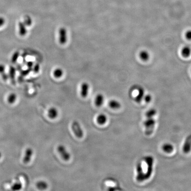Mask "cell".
Wrapping results in <instances>:
<instances>
[{
	"label": "cell",
	"mask_w": 191,
	"mask_h": 191,
	"mask_svg": "<svg viewBox=\"0 0 191 191\" xmlns=\"http://www.w3.org/2000/svg\"><path fill=\"white\" fill-rule=\"evenodd\" d=\"M155 121L153 117H147L144 121V125L145 127V133L147 135H151L154 130Z\"/></svg>",
	"instance_id": "6da1fadb"
},
{
	"label": "cell",
	"mask_w": 191,
	"mask_h": 191,
	"mask_svg": "<svg viewBox=\"0 0 191 191\" xmlns=\"http://www.w3.org/2000/svg\"><path fill=\"white\" fill-rule=\"evenodd\" d=\"M145 161L147 164V171L145 172V177L146 180L151 177L153 169V159L151 156H147L145 158Z\"/></svg>",
	"instance_id": "7a4b0ae2"
},
{
	"label": "cell",
	"mask_w": 191,
	"mask_h": 191,
	"mask_svg": "<svg viewBox=\"0 0 191 191\" xmlns=\"http://www.w3.org/2000/svg\"><path fill=\"white\" fill-rule=\"evenodd\" d=\"M68 40L67 32L65 28L62 27L58 30V41L61 44L64 45L67 43Z\"/></svg>",
	"instance_id": "3957f363"
},
{
	"label": "cell",
	"mask_w": 191,
	"mask_h": 191,
	"mask_svg": "<svg viewBox=\"0 0 191 191\" xmlns=\"http://www.w3.org/2000/svg\"><path fill=\"white\" fill-rule=\"evenodd\" d=\"M72 129L75 135L79 138H81L84 135L83 130L80 125L77 121H74L72 124Z\"/></svg>",
	"instance_id": "277c9868"
},
{
	"label": "cell",
	"mask_w": 191,
	"mask_h": 191,
	"mask_svg": "<svg viewBox=\"0 0 191 191\" xmlns=\"http://www.w3.org/2000/svg\"><path fill=\"white\" fill-rule=\"evenodd\" d=\"M136 180L139 182H142L146 180L145 174L143 171L142 165L141 163L138 164L136 167Z\"/></svg>",
	"instance_id": "5b68a950"
},
{
	"label": "cell",
	"mask_w": 191,
	"mask_h": 191,
	"mask_svg": "<svg viewBox=\"0 0 191 191\" xmlns=\"http://www.w3.org/2000/svg\"><path fill=\"white\" fill-rule=\"evenodd\" d=\"M58 151L61 157L65 161H68L70 158V154L67 151L66 147L63 145H60L58 147Z\"/></svg>",
	"instance_id": "8992f818"
},
{
	"label": "cell",
	"mask_w": 191,
	"mask_h": 191,
	"mask_svg": "<svg viewBox=\"0 0 191 191\" xmlns=\"http://www.w3.org/2000/svg\"><path fill=\"white\" fill-rule=\"evenodd\" d=\"M90 90V85L87 82H83L80 88V94L83 98H85L88 96Z\"/></svg>",
	"instance_id": "52a82bcc"
},
{
	"label": "cell",
	"mask_w": 191,
	"mask_h": 191,
	"mask_svg": "<svg viewBox=\"0 0 191 191\" xmlns=\"http://www.w3.org/2000/svg\"><path fill=\"white\" fill-rule=\"evenodd\" d=\"M183 152L185 153H188L191 150V135H189L186 138L185 143L182 148Z\"/></svg>",
	"instance_id": "ba28073f"
},
{
	"label": "cell",
	"mask_w": 191,
	"mask_h": 191,
	"mask_svg": "<svg viewBox=\"0 0 191 191\" xmlns=\"http://www.w3.org/2000/svg\"><path fill=\"white\" fill-rule=\"evenodd\" d=\"M138 93L135 97V100L137 102H140L142 101L144 97V90L143 88L138 87L137 89Z\"/></svg>",
	"instance_id": "9c48e42d"
},
{
	"label": "cell",
	"mask_w": 191,
	"mask_h": 191,
	"mask_svg": "<svg viewBox=\"0 0 191 191\" xmlns=\"http://www.w3.org/2000/svg\"><path fill=\"white\" fill-rule=\"evenodd\" d=\"M33 150L31 148H28L26 150L23 159L24 163L27 164L29 163L31 159V157L33 156Z\"/></svg>",
	"instance_id": "30bf717a"
},
{
	"label": "cell",
	"mask_w": 191,
	"mask_h": 191,
	"mask_svg": "<svg viewBox=\"0 0 191 191\" xmlns=\"http://www.w3.org/2000/svg\"><path fill=\"white\" fill-rule=\"evenodd\" d=\"M104 98L103 95L101 93L97 94L95 97L94 103L97 107H101L104 102Z\"/></svg>",
	"instance_id": "8fae6325"
},
{
	"label": "cell",
	"mask_w": 191,
	"mask_h": 191,
	"mask_svg": "<svg viewBox=\"0 0 191 191\" xmlns=\"http://www.w3.org/2000/svg\"><path fill=\"white\" fill-rule=\"evenodd\" d=\"M19 31L21 36H24L27 34V29L24 23L20 22L19 23Z\"/></svg>",
	"instance_id": "7c38bea8"
},
{
	"label": "cell",
	"mask_w": 191,
	"mask_h": 191,
	"mask_svg": "<svg viewBox=\"0 0 191 191\" xmlns=\"http://www.w3.org/2000/svg\"><path fill=\"white\" fill-rule=\"evenodd\" d=\"M48 115L51 119H56L58 115V111L56 108L52 107L48 110Z\"/></svg>",
	"instance_id": "4fadbf2b"
},
{
	"label": "cell",
	"mask_w": 191,
	"mask_h": 191,
	"mask_svg": "<svg viewBox=\"0 0 191 191\" xmlns=\"http://www.w3.org/2000/svg\"><path fill=\"white\" fill-rule=\"evenodd\" d=\"M163 151L167 153H171L174 151V147L172 144L169 143H165L162 147Z\"/></svg>",
	"instance_id": "5bb4252c"
},
{
	"label": "cell",
	"mask_w": 191,
	"mask_h": 191,
	"mask_svg": "<svg viewBox=\"0 0 191 191\" xmlns=\"http://www.w3.org/2000/svg\"><path fill=\"white\" fill-rule=\"evenodd\" d=\"M191 54V48L189 47L186 46L182 48L181 50V55L183 57H189Z\"/></svg>",
	"instance_id": "9a60e30c"
},
{
	"label": "cell",
	"mask_w": 191,
	"mask_h": 191,
	"mask_svg": "<svg viewBox=\"0 0 191 191\" xmlns=\"http://www.w3.org/2000/svg\"><path fill=\"white\" fill-rule=\"evenodd\" d=\"M140 57L143 61H147L150 57L149 53L147 51H142L140 53Z\"/></svg>",
	"instance_id": "2e32d148"
},
{
	"label": "cell",
	"mask_w": 191,
	"mask_h": 191,
	"mask_svg": "<svg viewBox=\"0 0 191 191\" xmlns=\"http://www.w3.org/2000/svg\"><path fill=\"white\" fill-rule=\"evenodd\" d=\"M109 107L113 109H118L121 107V104L119 102L115 100H112L108 103Z\"/></svg>",
	"instance_id": "e0dca14e"
},
{
	"label": "cell",
	"mask_w": 191,
	"mask_h": 191,
	"mask_svg": "<svg viewBox=\"0 0 191 191\" xmlns=\"http://www.w3.org/2000/svg\"><path fill=\"white\" fill-rule=\"evenodd\" d=\"M97 122L98 124L100 125H103L107 122V118L105 115L101 114L97 116Z\"/></svg>",
	"instance_id": "ac0fdd59"
},
{
	"label": "cell",
	"mask_w": 191,
	"mask_h": 191,
	"mask_svg": "<svg viewBox=\"0 0 191 191\" xmlns=\"http://www.w3.org/2000/svg\"><path fill=\"white\" fill-rule=\"evenodd\" d=\"M64 72L60 68H57L54 70L53 75L56 78H60L63 75Z\"/></svg>",
	"instance_id": "d6986e66"
},
{
	"label": "cell",
	"mask_w": 191,
	"mask_h": 191,
	"mask_svg": "<svg viewBox=\"0 0 191 191\" xmlns=\"http://www.w3.org/2000/svg\"><path fill=\"white\" fill-rule=\"evenodd\" d=\"M36 186L37 188L40 190H44L47 189L48 187V184L46 182L44 181H39L36 184Z\"/></svg>",
	"instance_id": "ffe728a7"
},
{
	"label": "cell",
	"mask_w": 191,
	"mask_h": 191,
	"mask_svg": "<svg viewBox=\"0 0 191 191\" xmlns=\"http://www.w3.org/2000/svg\"><path fill=\"white\" fill-rule=\"evenodd\" d=\"M16 70L13 67H10L9 69V76L13 81H15Z\"/></svg>",
	"instance_id": "44dd1931"
},
{
	"label": "cell",
	"mask_w": 191,
	"mask_h": 191,
	"mask_svg": "<svg viewBox=\"0 0 191 191\" xmlns=\"http://www.w3.org/2000/svg\"><path fill=\"white\" fill-rule=\"evenodd\" d=\"M17 99V95L15 93H12L9 95L8 98V103L11 104L14 103L16 102Z\"/></svg>",
	"instance_id": "7402d4cb"
},
{
	"label": "cell",
	"mask_w": 191,
	"mask_h": 191,
	"mask_svg": "<svg viewBox=\"0 0 191 191\" xmlns=\"http://www.w3.org/2000/svg\"><path fill=\"white\" fill-rule=\"evenodd\" d=\"M24 23L26 26H30L33 24V20L29 16H26L24 18Z\"/></svg>",
	"instance_id": "603a6c76"
},
{
	"label": "cell",
	"mask_w": 191,
	"mask_h": 191,
	"mask_svg": "<svg viewBox=\"0 0 191 191\" xmlns=\"http://www.w3.org/2000/svg\"><path fill=\"white\" fill-rule=\"evenodd\" d=\"M156 111L155 109H151L149 110L146 113V116L147 117H153L154 115L156 114Z\"/></svg>",
	"instance_id": "cb8c5ba5"
},
{
	"label": "cell",
	"mask_w": 191,
	"mask_h": 191,
	"mask_svg": "<svg viewBox=\"0 0 191 191\" xmlns=\"http://www.w3.org/2000/svg\"><path fill=\"white\" fill-rule=\"evenodd\" d=\"M19 56V52L16 51L14 53V54H13L12 57L11 61L12 63H16L17 61Z\"/></svg>",
	"instance_id": "d4e9b609"
},
{
	"label": "cell",
	"mask_w": 191,
	"mask_h": 191,
	"mask_svg": "<svg viewBox=\"0 0 191 191\" xmlns=\"http://www.w3.org/2000/svg\"><path fill=\"white\" fill-rule=\"evenodd\" d=\"M13 189L14 190H18L22 188V185L21 183H16L12 187Z\"/></svg>",
	"instance_id": "484cf974"
},
{
	"label": "cell",
	"mask_w": 191,
	"mask_h": 191,
	"mask_svg": "<svg viewBox=\"0 0 191 191\" xmlns=\"http://www.w3.org/2000/svg\"><path fill=\"white\" fill-rule=\"evenodd\" d=\"M185 36L187 40H191V30H189L186 31Z\"/></svg>",
	"instance_id": "4316f807"
},
{
	"label": "cell",
	"mask_w": 191,
	"mask_h": 191,
	"mask_svg": "<svg viewBox=\"0 0 191 191\" xmlns=\"http://www.w3.org/2000/svg\"><path fill=\"white\" fill-rule=\"evenodd\" d=\"M144 97V100H145V101L146 102H150L151 101V95H149V94L145 96V97Z\"/></svg>",
	"instance_id": "83f0119b"
},
{
	"label": "cell",
	"mask_w": 191,
	"mask_h": 191,
	"mask_svg": "<svg viewBox=\"0 0 191 191\" xmlns=\"http://www.w3.org/2000/svg\"><path fill=\"white\" fill-rule=\"evenodd\" d=\"M6 23V19L3 17H0V28L4 25Z\"/></svg>",
	"instance_id": "f1b7e54d"
},
{
	"label": "cell",
	"mask_w": 191,
	"mask_h": 191,
	"mask_svg": "<svg viewBox=\"0 0 191 191\" xmlns=\"http://www.w3.org/2000/svg\"><path fill=\"white\" fill-rule=\"evenodd\" d=\"M5 70H6V67L3 64H0V74H1L3 73H5Z\"/></svg>",
	"instance_id": "f546056e"
},
{
	"label": "cell",
	"mask_w": 191,
	"mask_h": 191,
	"mask_svg": "<svg viewBox=\"0 0 191 191\" xmlns=\"http://www.w3.org/2000/svg\"><path fill=\"white\" fill-rule=\"evenodd\" d=\"M2 78H3V79L4 80H6L8 78V76L7 74H6V73H3V74H2Z\"/></svg>",
	"instance_id": "4dcf8cb0"
},
{
	"label": "cell",
	"mask_w": 191,
	"mask_h": 191,
	"mask_svg": "<svg viewBox=\"0 0 191 191\" xmlns=\"http://www.w3.org/2000/svg\"><path fill=\"white\" fill-rule=\"evenodd\" d=\"M33 65V63H31V62H29V63H28V67H32Z\"/></svg>",
	"instance_id": "1f68e13d"
},
{
	"label": "cell",
	"mask_w": 191,
	"mask_h": 191,
	"mask_svg": "<svg viewBox=\"0 0 191 191\" xmlns=\"http://www.w3.org/2000/svg\"><path fill=\"white\" fill-rule=\"evenodd\" d=\"M39 67H37V66H36V67H35L34 68V71H35V72H38V70H39Z\"/></svg>",
	"instance_id": "d6a6232c"
},
{
	"label": "cell",
	"mask_w": 191,
	"mask_h": 191,
	"mask_svg": "<svg viewBox=\"0 0 191 191\" xmlns=\"http://www.w3.org/2000/svg\"><path fill=\"white\" fill-rule=\"evenodd\" d=\"M1 153H0V158H1Z\"/></svg>",
	"instance_id": "836d02e7"
}]
</instances>
